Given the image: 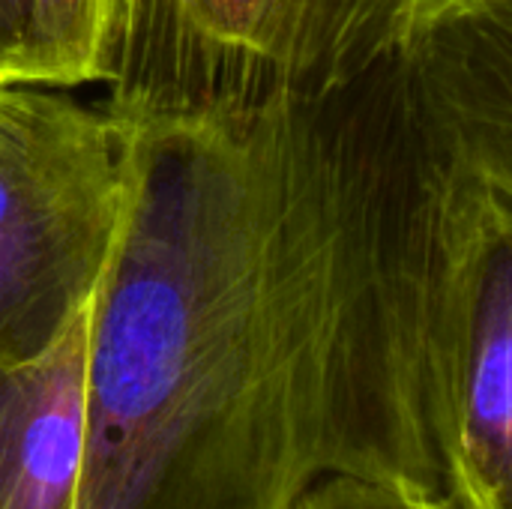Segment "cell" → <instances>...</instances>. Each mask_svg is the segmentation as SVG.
I'll list each match as a JSON object with an SVG mask.
<instances>
[{
	"label": "cell",
	"instance_id": "obj_1",
	"mask_svg": "<svg viewBox=\"0 0 512 509\" xmlns=\"http://www.w3.org/2000/svg\"><path fill=\"white\" fill-rule=\"evenodd\" d=\"M120 126L78 509H291L324 474L447 492L450 159L402 57L324 96Z\"/></svg>",
	"mask_w": 512,
	"mask_h": 509
},
{
	"label": "cell",
	"instance_id": "obj_9",
	"mask_svg": "<svg viewBox=\"0 0 512 509\" xmlns=\"http://www.w3.org/2000/svg\"><path fill=\"white\" fill-rule=\"evenodd\" d=\"M51 87L93 84V42L99 0H45Z\"/></svg>",
	"mask_w": 512,
	"mask_h": 509
},
{
	"label": "cell",
	"instance_id": "obj_5",
	"mask_svg": "<svg viewBox=\"0 0 512 509\" xmlns=\"http://www.w3.org/2000/svg\"><path fill=\"white\" fill-rule=\"evenodd\" d=\"M399 54L447 156L512 198V0H423Z\"/></svg>",
	"mask_w": 512,
	"mask_h": 509
},
{
	"label": "cell",
	"instance_id": "obj_7",
	"mask_svg": "<svg viewBox=\"0 0 512 509\" xmlns=\"http://www.w3.org/2000/svg\"><path fill=\"white\" fill-rule=\"evenodd\" d=\"M291 509H471L456 492H417L399 483L360 477V474H324L318 477Z\"/></svg>",
	"mask_w": 512,
	"mask_h": 509
},
{
	"label": "cell",
	"instance_id": "obj_6",
	"mask_svg": "<svg viewBox=\"0 0 512 509\" xmlns=\"http://www.w3.org/2000/svg\"><path fill=\"white\" fill-rule=\"evenodd\" d=\"M90 306L39 357L0 366V509H78Z\"/></svg>",
	"mask_w": 512,
	"mask_h": 509
},
{
	"label": "cell",
	"instance_id": "obj_3",
	"mask_svg": "<svg viewBox=\"0 0 512 509\" xmlns=\"http://www.w3.org/2000/svg\"><path fill=\"white\" fill-rule=\"evenodd\" d=\"M126 195L123 126L39 87H0V366L45 354L90 306Z\"/></svg>",
	"mask_w": 512,
	"mask_h": 509
},
{
	"label": "cell",
	"instance_id": "obj_8",
	"mask_svg": "<svg viewBox=\"0 0 512 509\" xmlns=\"http://www.w3.org/2000/svg\"><path fill=\"white\" fill-rule=\"evenodd\" d=\"M0 87H51L45 0H0Z\"/></svg>",
	"mask_w": 512,
	"mask_h": 509
},
{
	"label": "cell",
	"instance_id": "obj_2",
	"mask_svg": "<svg viewBox=\"0 0 512 509\" xmlns=\"http://www.w3.org/2000/svg\"><path fill=\"white\" fill-rule=\"evenodd\" d=\"M423 0H99L93 84L117 120L324 96L396 57Z\"/></svg>",
	"mask_w": 512,
	"mask_h": 509
},
{
	"label": "cell",
	"instance_id": "obj_4",
	"mask_svg": "<svg viewBox=\"0 0 512 509\" xmlns=\"http://www.w3.org/2000/svg\"><path fill=\"white\" fill-rule=\"evenodd\" d=\"M438 357L450 489L512 509V198L450 159L441 216Z\"/></svg>",
	"mask_w": 512,
	"mask_h": 509
}]
</instances>
